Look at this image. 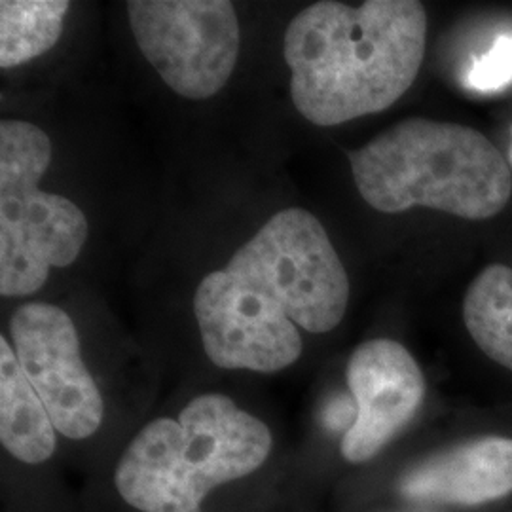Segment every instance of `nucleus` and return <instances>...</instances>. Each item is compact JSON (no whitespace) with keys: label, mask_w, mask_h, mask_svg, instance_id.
<instances>
[{"label":"nucleus","mask_w":512,"mask_h":512,"mask_svg":"<svg viewBox=\"0 0 512 512\" xmlns=\"http://www.w3.org/2000/svg\"><path fill=\"white\" fill-rule=\"evenodd\" d=\"M194 313L203 349L220 368L270 374L302 353L300 332L283 308L226 268L203 277Z\"/></svg>","instance_id":"nucleus-8"},{"label":"nucleus","mask_w":512,"mask_h":512,"mask_svg":"<svg viewBox=\"0 0 512 512\" xmlns=\"http://www.w3.org/2000/svg\"><path fill=\"white\" fill-rule=\"evenodd\" d=\"M0 440L14 458L29 465L52 458L57 446L54 421L4 336L0 338Z\"/></svg>","instance_id":"nucleus-11"},{"label":"nucleus","mask_w":512,"mask_h":512,"mask_svg":"<svg viewBox=\"0 0 512 512\" xmlns=\"http://www.w3.org/2000/svg\"><path fill=\"white\" fill-rule=\"evenodd\" d=\"M399 490L423 505H482L512 494V439L482 437L433 454L404 473Z\"/></svg>","instance_id":"nucleus-10"},{"label":"nucleus","mask_w":512,"mask_h":512,"mask_svg":"<svg viewBox=\"0 0 512 512\" xmlns=\"http://www.w3.org/2000/svg\"><path fill=\"white\" fill-rule=\"evenodd\" d=\"M52 141L23 120L0 122V294L37 293L52 268L71 266L88 239L76 203L38 188Z\"/></svg>","instance_id":"nucleus-4"},{"label":"nucleus","mask_w":512,"mask_h":512,"mask_svg":"<svg viewBox=\"0 0 512 512\" xmlns=\"http://www.w3.org/2000/svg\"><path fill=\"white\" fill-rule=\"evenodd\" d=\"M353 181L372 209L429 207L467 220L499 215L512 175L499 148L478 129L406 118L349 154Z\"/></svg>","instance_id":"nucleus-2"},{"label":"nucleus","mask_w":512,"mask_h":512,"mask_svg":"<svg viewBox=\"0 0 512 512\" xmlns=\"http://www.w3.org/2000/svg\"><path fill=\"white\" fill-rule=\"evenodd\" d=\"M69 8L67 0H2L0 67L14 69L52 50Z\"/></svg>","instance_id":"nucleus-13"},{"label":"nucleus","mask_w":512,"mask_h":512,"mask_svg":"<svg viewBox=\"0 0 512 512\" xmlns=\"http://www.w3.org/2000/svg\"><path fill=\"white\" fill-rule=\"evenodd\" d=\"M10 334L19 365L55 429L69 439L92 437L103 423L105 406L82 361L69 313L52 304L29 302L12 315Z\"/></svg>","instance_id":"nucleus-7"},{"label":"nucleus","mask_w":512,"mask_h":512,"mask_svg":"<svg viewBox=\"0 0 512 512\" xmlns=\"http://www.w3.org/2000/svg\"><path fill=\"white\" fill-rule=\"evenodd\" d=\"M346 378L355 420L340 450L351 463H365L414 420L425 397V378L410 351L387 338L368 340L355 349Z\"/></svg>","instance_id":"nucleus-9"},{"label":"nucleus","mask_w":512,"mask_h":512,"mask_svg":"<svg viewBox=\"0 0 512 512\" xmlns=\"http://www.w3.org/2000/svg\"><path fill=\"white\" fill-rule=\"evenodd\" d=\"M129 27L148 63L184 99H209L236 69L239 23L228 0H131Z\"/></svg>","instance_id":"nucleus-6"},{"label":"nucleus","mask_w":512,"mask_h":512,"mask_svg":"<svg viewBox=\"0 0 512 512\" xmlns=\"http://www.w3.org/2000/svg\"><path fill=\"white\" fill-rule=\"evenodd\" d=\"M512 80V37H499L492 48L478 57L467 82L478 92H494Z\"/></svg>","instance_id":"nucleus-14"},{"label":"nucleus","mask_w":512,"mask_h":512,"mask_svg":"<svg viewBox=\"0 0 512 512\" xmlns=\"http://www.w3.org/2000/svg\"><path fill=\"white\" fill-rule=\"evenodd\" d=\"M226 270L308 332L336 329L348 310L346 268L323 224L306 209L279 211L239 247Z\"/></svg>","instance_id":"nucleus-5"},{"label":"nucleus","mask_w":512,"mask_h":512,"mask_svg":"<svg viewBox=\"0 0 512 512\" xmlns=\"http://www.w3.org/2000/svg\"><path fill=\"white\" fill-rule=\"evenodd\" d=\"M463 321L476 346L512 372V270L492 264L463 298Z\"/></svg>","instance_id":"nucleus-12"},{"label":"nucleus","mask_w":512,"mask_h":512,"mask_svg":"<svg viewBox=\"0 0 512 512\" xmlns=\"http://www.w3.org/2000/svg\"><path fill=\"white\" fill-rule=\"evenodd\" d=\"M425 46L421 2H315L283 40L294 107L323 128L389 109L418 78Z\"/></svg>","instance_id":"nucleus-1"},{"label":"nucleus","mask_w":512,"mask_h":512,"mask_svg":"<svg viewBox=\"0 0 512 512\" xmlns=\"http://www.w3.org/2000/svg\"><path fill=\"white\" fill-rule=\"evenodd\" d=\"M272 452L266 423L232 399L207 393L177 420L150 421L118 461L114 484L143 512H196L222 484L255 473Z\"/></svg>","instance_id":"nucleus-3"},{"label":"nucleus","mask_w":512,"mask_h":512,"mask_svg":"<svg viewBox=\"0 0 512 512\" xmlns=\"http://www.w3.org/2000/svg\"><path fill=\"white\" fill-rule=\"evenodd\" d=\"M196 512H202V511H196Z\"/></svg>","instance_id":"nucleus-15"}]
</instances>
